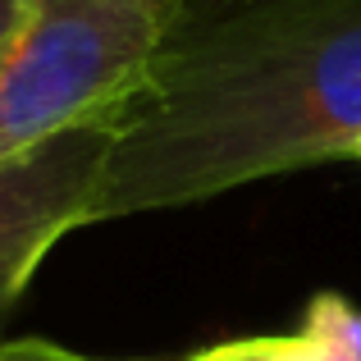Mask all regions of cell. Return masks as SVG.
<instances>
[{
	"label": "cell",
	"mask_w": 361,
	"mask_h": 361,
	"mask_svg": "<svg viewBox=\"0 0 361 361\" xmlns=\"http://www.w3.org/2000/svg\"><path fill=\"white\" fill-rule=\"evenodd\" d=\"M361 142V0H247L183 18L115 110L87 224L174 211Z\"/></svg>",
	"instance_id": "1"
},
{
	"label": "cell",
	"mask_w": 361,
	"mask_h": 361,
	"mask_svg": "<svg viewBox=\"0 0 361 361\" xmlns=\"http://www.w3.org/2000/svg\"><path fill=\"white\" fill-rule=\"evenodd\" d=\"M115 142V110L0 165V325L64 233L82 229ZM5 343V338H0Z\"/></svg>",
	"instance_id": "3"
},
{
	"label": "cell",
	"mask_w": 361,
	"mask_h": 361,
	"mask_svg": "<svg viewBox=\"0 0 361 361\" xmlns=\"http://www.w3.org/2000/svg\"><path fill=\"white\" fill-rule=\"evenodd\" d=\"M183 0H32L0 51V165L137 92Z\"/></svg>",
	"instance_id": "2"
},
{
	"label": "cell",
	"mask_w": 361,
	"mask_h": 361,
	"mask_svg": "<svg viewBox=\"0 0 361 361\" xmlns=\"http://www.w3.org/2000/svg\"><path fill=\"white\" fill-rule=\"evenodd\" d=\"M233 5H247V0H183V18H206V14H220V9H233Z\"/></svg>",
	"instance_id": "8"
},
{
	"label": "cell",
	"mask_w": 361,
	"mask_h": 361,
	"mask_svg": "<svg viewBox=\"0 0 361 361\" xmlns=\"http://www.w3.org/2000/svg\"><path fill=\"white\" fill-rule=\"evenodd\" d=\"M302 329L316 334L325 348H334L343 361H361V311L338 293H316Z\"/></svg>",
	"instance_id": "5"
},
{
	"label": "cell",
	"mask_w": 361,
	"mask_h": 361,
	"mask_svg": "<svg viewBox=\"0 0 361 361\" xmlns=\"http://www.w3.org/2000/svg\"><path fill=\"white\" fill-rule=\"evenodd\" d=\"M188 361H343L334 348H325L316 334H261V338H233V343L192 353Z\"/></svg>",
	"instance_id": "4"
},
{
	"label": "cell",
	"mask_w": 361,
	"mask_h": 361,
	"mask_svg": "<svg viewBox=\"0 0 361 361\" xmlns=\"http://www.w3.org/2000/svg\"><path fill=\"white\" fill-rule=\"evenodd\" d=\"M27 9H32V0H0V51H5V42L18 32V23L27 18Z\"/></svg>",
	"instance_id": "7"
},
{
	"label": "cell",
	"mask_w": 361,
	"mask_h": 361,
	"mask_svg": "<svg viewBox=\"0 0 361 361\" xmlns=\"http://www.w3.org/2000/svg\"><path fill=\"white\" fill-rule=\"evenodd\" d=\"M0 361H106V357L73 353V348L51 343V338H5L0 343Z\"/></svg>",
	"instance_id": "6"
},
{
	"label": "cell",
	"mask_w": 361,
	"mask_h": 361,
	"mask_svg": "<svg viewBox=\"0 0 361 361\" xmlns=\"http://www.w3.org/2000/svg\"><path fill=\"white\" fill-rule=\"evenodd\" d=\"M353 160H361V142H357V151H353Z\"/></svg>",
	"instance_id": "9"
}]
</instances>
